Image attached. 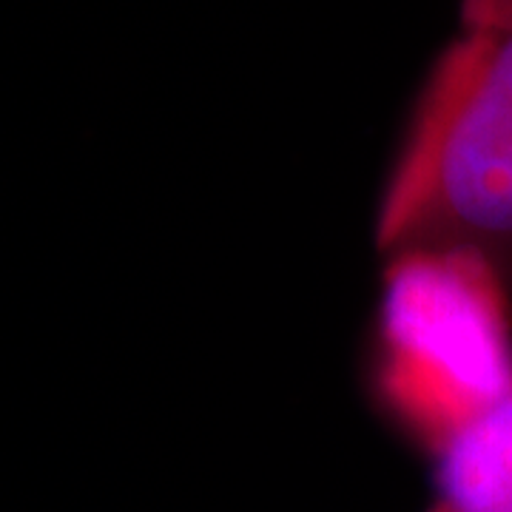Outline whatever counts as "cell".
Here are the masks:
<instances>
[{"mask_svg": "<svg viewBox=\"0 0 512 512\" xmlns=\"http://www.w3.org/2000/svg\"><path fill=\"white\" fill-rule=\"evenodd\" d=\"M430 461V512H512V396L464 424Z\"/></svg>", "mask_w": 512, "mask_h": 512, "instance_id": "3957f363", "label": "cell"}, {"mask_svg": "<svg viewBox=\"0 0 512 512\" xmlns=\"http://www.w3.org/2000/svg\"><path fill=\"white\" fill-rule=\"evenodd\" d=\"M373 393L427 456L512 396V311L501 262L461 245L387 254Z\"/></svg>", "mask_w": 512, "mask_h": 512, "instance_id": "7a4b0ae2", "label": "cell"}, {"mask_svg": "<svg viewBox=\"0 0 512 512\" xmlns=\"http://www.w3.org/2000/svg\"><path fill=\"white\" fill-rule=\"evenodd\" d=\"M384 256L416 245L512 256V0H461L379 197Z\"/></svg>", "mask_w": 512, "mask_h": 512, "instance_id": "6da1fadb", "label": "cell"}]
</instances>
